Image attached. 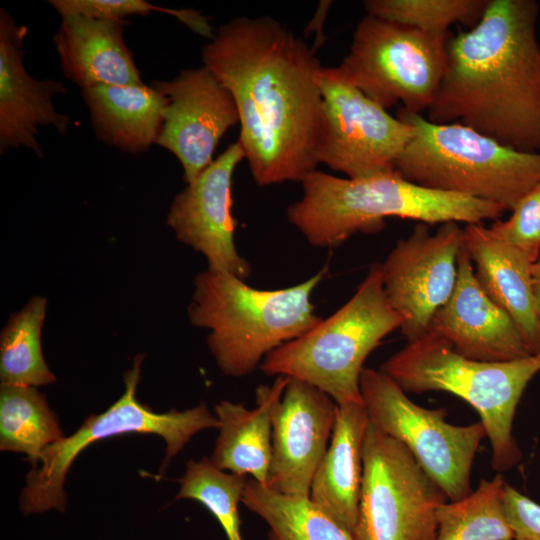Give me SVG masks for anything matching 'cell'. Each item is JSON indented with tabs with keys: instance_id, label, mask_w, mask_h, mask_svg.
Masks as SVG:
<instances>
[{
	"instance_id": "31",
	"label": "cell",
	"mask_w": 540,
	"mask_h": 540,
	"mask_svg": "<svg viewBox=\"0 0 540 540\" xmlns=\"http://www.w3.org/2000/svg\"><path fill=\"white\" fill-rule=\"evenodd\" d=\"M511 211L507 220H497L489 228L534 264L540 255V184L528 192Z\"/></svg>"
},
{
	"instance_id": "20",
	"label": "cell",
	"mask_w": 540,
	"mask_h": 540,
	"mask_svg": "<svg viewBox=\"0 0 540 540\" xmlns=\"http://www.w3.org/2000/svg\"><path fill=\"white\" fill-rule=\"evenodd\" d=\"M125 24L84 15L63 17L53 43L65 77L81 90L144 84L124 40Z\"/></svg>"
},
{
	"instance_id": "1",
	"label": "cell",
	"mask_w": 540,
	"mask_h": 540,
	"mask_svg": "<svg viewBox=\"0 0 540 540\" xmlns=\"http://www.w3.org/2000/svg\"><path fill=\"white\" fill-rule=\"evenodd\" d=\"M202 59L235 100L256 184L302 182L319 164L322 65L313 48L270 16L237 17L216 30Z\"/></svg>"
},
{
	"instance_id": "16",
	"label": "cell",
	"mask_w": 540,
	"mask_h": 540,
	"mask_svg": "<svg viewBox=\"0 0 540 540\" xmlns=\"http://www.w3.org/2000/svg\"><path fill=\"white\" fill-rule=\"evenodd\" d=\"M338 404L324 391L289 377L272 413V455L266 486L309 497L329 446Z\"/></svg>"
},
{
	"instance_id": "14",
	"label": "cell",
	"mask_w": 540,
	"mask_h": 540,
	"mask_svg": "<svg viewBox=\"0 0 540 540\" xmlns=\"http://www.w3.org/2000/svg\"><path fill=\"white\" fill-rule=\"evenodd\" d=\"M151 86L167 99L156 144L177 157L190 184L213 162L227 130L239 124L235 100L204 65L182 69L172 80H156Z\"/></svg>"
},
{
	"instance_id": "8",
	"label": "cell",
	"mask_w": 540,
	"mask_h": 540,
	"mask_svg": "<svg viewBox=\"0 0 540 540\" xmlns=\"http://www.w3.org/2000/svg\"><path fill=\"white\" fill-rule=\"evenodd\" d=\"M143 356L135 357L132 369L124 375L125 392L106 411L88 416L80 428L45 448L27 474L20 495V510L25 515L51 509L64 511L63 485L73 461L90 444L127 433L157 434L166 442V457L161 472L190 439L207 428H219V421L205 403L196 407L156 413L136 398Z\"/></svg>"
},
{
	"instance_id": "27",
	"label": "cell",
	"mask_w": 540,
	"mask_h": 540,
	"mask_svg": "<svg viewBox=\"0 0 540 540\" xmlns=\"http://www.w3.org/2000/svg\"><path fill=\"white\" fill-rule=\"evenodd\" d=\"M47 301L35 296L14 313L0 335L1 384L37 387L56 381L41 350Z\"/></svg>"
},
{
	"instance_id": "2",
	"label": "cell",
	"mask_w": 540,
	"mask_h": 540,
	"mask_svg": "<svg viewBox=\"0 0 540 540\" xmlns=\"http://www.w3.org/2000/svg\"><path fill=\"white\" fill-rule=\"evenodd\" d=\"M538 11L534 0H488L475 26L449 37L446 71L426 118L540 152Z\"/></svg>"
},
{
	"instance_id": "6",
	"label": "cell",
	"mask_w": 540,
	"mask_h": 540,
	"mask_svg": "<svg viewBox=\"0 0 540 540\" xmlns=\"http://www.w3.org/2000/svg\"><path fill=\"white\" fill-rule=\"evenodd\" d=\"M380 370L405 392L445 391L468 402L480 415L496 471H508L521 461L513 420L525 388L540 371V353L502 362L473 360L426 333L407 342Z\"/></svg>"
},
{
	"instance_id": "28",
	"label": "cell",
	"mask_w": 540,
	"mask_h": 540,
	"mask_svg": "<svg viewBox=\"0 0 540 540\" xmlns=\"http://www.w3.org/2000/svg\"><path fill=\"white\" fill-rule=\"evenodd\" d=\"M247 480V476L217 468L208 457L189 460L175 499L200 502L217 519L228 540H244L238 505Z\"/></svg>"
},
{
	"instance_id": "24",
	"label": "cell",
	"mask_w": 540,
	"mask_h": 540,
	"mask_svg": "<svg viewBox=\"0 0 540 540\" xmlns=\"http://www.w3.org/2000/svg\"><path fill=\"white\" fill-rule=\"evenodd\" d=\"M241 503L264 520L269 540H355L348 528L309 497L282 494L252 478Z\"/></svg>"
},
{
	"instance_id": "15",
	"label": "cell",
	"mask_w": 540,
	"mask_h": 540,
	"mask_svg": "<svg viewBox=\"0 0 540 540\" xmlns=\"http://www.w3.org/2000/svg\"><path fill=\"white\" fill-rule=\"evenodd\" d=\"M243 159L237 140L174 197L166 223L180 242L206 257L208 268L246 280L251 265L236 249L232 215V177Z\"/></svg>"
},
{
	"instance_id": "26",
	"label": "cell",
	"mask_w": 540,
	"mask_h": 540,
	"mask_svg": "<svg viewBox=\"0 0 540 540\" xmlns=\"http://www.w3.org/2000/svg\"><path fill=\"white\" fill-rule=\"evenodd\" d=\"M506 481L501 474L482 479L467 496L440 504L436 540H512L504 506Z\"/></svg>"
},
{
	"instance_id": "9",
	"label": "cell",
	"mask_w": 540,
	"mask_h": 540,
	"mask_svg": "<svg viewBox=\"0 0 540 540\" xmlns=\"http://www.w3.org/2000/svg\"><path fill=\"white\" fill-rule=\"evenodd\" d=\"M448 38L366 15L339 67L386 110L401 103L408 112L421 114L433 103L443 80Z\"/></svg>"
},
{
	"instance_id": "5",
	"label": "cell",
	"mask_w": 540,
	"mask_h": 540,
	"mask_svg": "<svg viewBox=\"0 0 540 540\" xmlns=\"http://www.w3.org/2000/svg\"><path fill=\"white\" fill-rule=\"evenodd\" d=\"M413 128L396 171L419 186L512 210L540 184V152L506 146L459 122L437 124L400 107Z\"/></svg>"
},
{
	"instance_id": "13",
	"label": "cell",
	"mask_w": 540,
	"mask_h": 540,
	"mask_svg": "<svg viewBox=\"0 0 540 540\" xmlns=\"http://www.w3.org/2000/svg\"><path fill=\"white\" fill-rule=\"evenodd\" d=\"M462 245L458 223H443L435 233L418 223L380 264L386 297L403 320L400 329L407 342L427 333L432 318L452 295Z\"/></svg>"
},
{
	"instance_id": "22",
	"label": "cell",
	"mask_w": 540,
	"mask_h": 540,
	"mask_svg": "<svg viewBox=\"0 0 540 540\" xmlns=\"http://www.w3.org/2000/svg\"><path fill=\"white\" fill-rule=\"evenodd\" d=\"M289 377L277 376L272 385H260L256 407L222 400L214 406L219 435L209 458L217 468L251 476L266 485L272 455V413Z\"/></svg>"
},
{
	"instance_id": "18",
	"label": "cell",
	"mask_w": 540,
	"mask_h": 540,
	"mask_svg": "<svg viewBox=\"0 0 540 540\" xmlns=\"http://www.w3.org/2000/svg\"><path fill=\"white\" fill-rule=\"evenodd\" d=\"M427 333L444 339L457 353L473 360L502 362L534 355L512 318L478 283L463 245L455 288L432 318Z\"/></svg>"
},
{
	"instance_id": "19",
	"label": "cell",
	"mask_w": 540,
	"mask_h": 540,
	"mask_svg": "<svg viewBox=\"0 0 540 540\" xmlns=\"http://www.w3.org/2000/svg\"><path fill=\"white\" fill-rule=\"evenodd\" d=\"M463 248L484 292L512 318L531 353H540L533 263L481 224L466 225Z\"/></svg>"
},
{
	"instance_id": "25",
	"label": "cell",
	"mask_w": 540,
	"mask_h": 540,
	"mask_svg": "<svg viewBox=\"0 0 540 540\" xmlns=\"http://www.w3.org/2000/svg\"><path fill=\"white\" fill-rule=\"evenodd\" d=\"M64 438L46 397L35 387L1 384L0 449L27 455L37 464L42 451Z\"/></svg>"
},
{
	"instance_id": "23",
	"label": "cell",
	"mask_w": 540,
	"mask_h": 540,
	"mask_svg": "<svg viewBox=\"0 0 540 540\" xmlns=\"http://www.w3.org/2000/svg\"><path fill=\"white\" fill-rule=\"evenodd\" d=\"M81 95L100 141L131 154L156 144L167 99L151 85H100Z\"/></svg>"
},
{
	"instance_id": "17",
	"label": "cell",
	"mask_w": 540,
	"mask_h": 540,
	"mask_svg": "<svg viewBox=\"0 0 540 540\" xmlns=\"http://www.w3.org/2000/svg\"><path fill=\"white\" fill-rule=\"evenodd\" d=\"M28 28L0 10V153L25 148L43 157L40 127L66 134L70 117L56 110L53 98L66 93L63 82L33 78L23 63Z\"/></svg>"
},
{
	"instance_id": "7",
	"label": "cell",
	"mask_w": 540,
	"mask_h": 540,
	"mask_svg": "<svg viewBox=\"0 0 540 540\" xmlns=\"http://www.w3.org/2000/svg\"><path fill=\"white\" fill-rule=\"evenodd\" d=\"M402 318L390 305L379 263H374L354 295L304 335L270 352L259 369L268 376L305 381L338 405L363 403L360 377L368 355Z\"/></svg>"
},
{
	"instance_id": "10",
	"label": "cell",
	"mask_w": 540,
	"mask_h": 540,
	"mask_svg": "<svg viewBox=\"0 0 540 540\" xmlns=\"http://www.w3.org/2000/svg\"><path fill=\"white\" fill-rule=\"evenodd\" d=\"M446 501L409 449L370 421L355 540H436V510Z\"/></svg>"
},
{
	"instance_id": "33",
	"label": "cell",
	"mask_w": 540,
	"mask_h": 540,
	"mask_svg": "<svg viewBox=\"0 0 540 540\" xmlns=\"http://www.w3.org/2000/svg\"><path fill=\"white\" fill-rule=\"evenodd\" d=\"M533 287H534L536 311H537L538 321L540 324V256L537 259V261L533 264Z\"/></svg>"
},
{
	"instance_id": "29",
	"label": "cell",
	"mask_w": 540,
	"mask_h": 540,
	"mask_svg": "<svg viewBox=\"0 0 540 540\" xmlns=\"http://www.w3.org/2000/svg\"><path fill=\"white\" fill-rule=\"evenodd\" d=\"M488 0H367V15L418 30L447 35L453 24L472 28L481 19Z\"/></svg>"
},
{
	"instance_id": "30",
	"label": "cell",
	"mask_w": 540,
	"mask_h": 540,
	"mask_svg": "<svg viewBox=\"0 0 540 540\" xmlns=\"http://www.w3.org/2000/svg\"><path fill=\"white\" fill-rule=\"evenodd\" d=\"M52 7L61 15H84L99 19L123 20L133 15H148L161 12L173 15L195 32L211 39L214 36L207 20L194 10H176L153 5L144 0H49Z\"/></svg>"
},
{
	"instance_id": "3",
	"label": "cell",
	"mask_w": 540,
	"mask_h": 540,
	"mask_svg": "<svg viewBox=\"0 0 540 540\" xmlns=\"http://www.w3.org/2000/svg\"><path fill=\"white\" fill-rule=\"evenodd\" d=\"M301 183L303 196L288 206L287 219L321 248L337 247L359 232H379L388 217L468 225L497 221L506 211L497 204L419 186L397 171L353 179L315 169Z\"/></svg>"
},
{
	"instance_id": "12",
	"label": "cell",
	"mask_w": 540,
	"mask_h": 540,
	"mask_svg": "<svg viewBox=\"0 0 540 540\" xmlns=\"http://www.w3.org/2000/svg\"><path fill=\"white\" fill-rule=\"evenodd\" d=\"M317 78L323 99L319 164L353 179L395 172L412 126L368 98L339 66H321Z\"/></svg>"
},
{
	"instance_id": "21",
	"label": "cell",
	"mask_w": 540,
	"mask_h": 540,
	"mask_svg": "<svg viewBox=\"0 0 540 540\" xmlns=\"http://www.w3.org/2000/svg\"><path fill=\"white\" fill-rule=\"evenodd\" d=\"M370 419L361 403L338 405L326 453L314 475L309 498L352 533L363 479V447Z\"/></svg>"
},
{
	"instance_id": "32",
	"label": "cell",
	"mask_w": 540,
	"mask_h": 540,
	"mask_svg": "<svg viewBox=\"0 0 540 540\" xmlns=\"http://www.w3.org/2000/svg\"><path fill=\"white\" fill-rule=\"evenodd\" d=\"M503 500L512 540H540V505L507 483Z\"/></svg>"
},
{
	"instance_id": "11",
	"label": "cell",
	"mask_w": 540,
	"mask_h": 540,
	"mask_svg": "<svg viewBox=\"0 0 540 540\" xmlns=\"http://www.w3.org/2000/svg\"><path fill=\"white\" fill-rule=\"evenodd\" d=\"M360 389L370 421L404 444L449 501L471 492L470 475L480 442L481 422L458 426L445 420L444 409H427L381 370L364 368Z\"/></svg>"
},
{
	"instance_id": "4",
	"label": "cell",
	"mask_w": 540,
	"mask_h": 540,
	"mask_svg": "<svg viewBox=\"0 0 540 540\" xmlns=\"http://www.w3.org/2000/svg\"><path fill=\"white\" fill-rule=\"evenodd\" d=\"M327 272L325 266L297 285L262 290L232 274L207 268L195 278L189 321L210 330L207 344L225 375L247 376L270 352L323 319L315 314L311 297Z\"/></svg>"
},
{
	"instance_id": "34",
	"label": "cell",
	"mask_w": 540,
	"mask_h": 540,
	"mask_svg": "<svg viewBox=\"0 0 540 540\" xmlns=\"http://www.w3.org/2000/svg\"><path fill=\"white\" fill-rule=\"evenodd\" d=\"M540 256V255H539Z\"/></svg>"
}]
</instances>
